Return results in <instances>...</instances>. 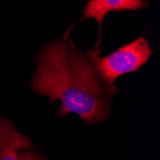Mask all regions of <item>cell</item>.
Here are the masks:
<instances>
[{
    "instance_id": "obj_1",
    "label": "cell",
    "mask_w": 160,
    "mask_h": 160,
    "mask_svg": "<svg viewBox=\"0 0 160 160\" xmlns=\"http://www.w3.org/2000/svg\"><path fill=\"white\" fill-rule=\"evenodd\" d=\"M68 34L41 49L31 90L46 96L49 104L61 101L60 117L75 113L86 125L106 122L113 97L95 70L91 49L82 51Z\"/></svg>"
},
{
    "instance_id": "obj_4",
    "label": "cell",
    "mask_w": 160,
    "mask_h": 160,
    "mask_svg": "<svg viewBox=\"0 0 160 160\" xmlns=\"http://www.w3.org/2000/svg\"><path fill=\"white\" fill-rule=\"evenodd\" d=\"M23 150H36L32 141L20 133L13 124L0 119V160H18Z\"/></svg>"
},
{
    "instance_id": "obj_2",
    "label": "cell",
    "mask_w": 160,
    "mask_h": 160,
    "mask_svg": "<svg viewBox=\"0 0 160 160\" xmlns=\"http://www.w3.org/2000/svg\"><path fill=\"white\" fill-rule=\"evenodd\" d=\"M101 48L102 33H99L96 44L91 49L93 64L99 78L112 97L120 93V89L115 84L116 80L123 75L138 71L149 62L153 54L149 40L144 37L126 43L105 57L101 56Z\"/></svg>"
},
{
    "instance_id": "obj_3",
    "label": "cell",
    "mask_w": 160,
    "mask_h": 160,
    "mask_svg": "<svg viewBox=\"0 0 160 160\" xmlns=\"http://www.w3.org/2000/svg\"><path fill=\"white\" fill-rule=\"evenodd\" d=\"M146 7H149V3L145 0H88L86 6L82 9L83 17L79 23L85 19L93 18L99 24V33H102L103 22L108 13L136 11Z\"/></svg>"
}]
</instances>
